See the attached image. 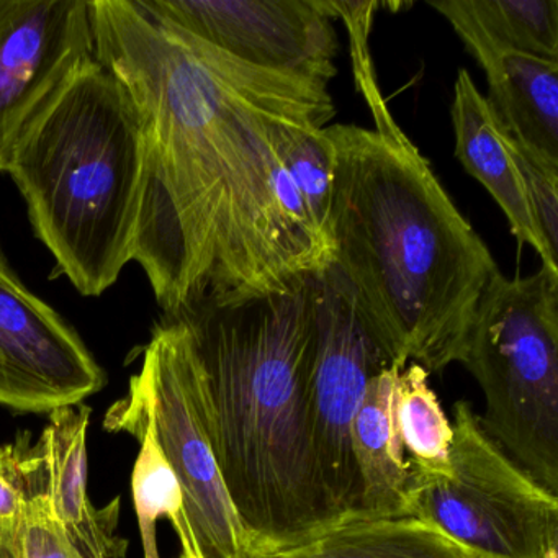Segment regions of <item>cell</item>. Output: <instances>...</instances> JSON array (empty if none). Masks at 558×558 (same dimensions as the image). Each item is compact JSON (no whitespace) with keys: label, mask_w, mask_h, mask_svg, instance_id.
<instances>
[{"label":"cell","mask_w":558,"mask_h":558,"mask_svg":"<svg viewBox=\"0 0 558 558\" xmlns=\"http://www.w3.org/2000/svg\"><path fill=\"white\" fill-rule=\"evenodd\" d=\"M286 168L293 187L305 204L313 227L328 243L326 227L331 205L335 165L331 146L323 135V129H306L299 133L287 149Z\"/></svg>","instance_id":"20"},{"label":"cell","mask_w":558,"mask_h":558,"mask_svg":"<svg viewBox=\"0 0 558 558\" xmlns=\"http://www.w3.org/2000/svg\"><path fill=\"white\" fill-rule=\"evenodd\" d=\"M93 408L86 403L58 408L38 437L41 485L54 515L83 558H123L129 542L116 534L120 498L96 509L87 493V427Z\"/></svg>","instance_id":"13"},{"label":"cell","mask_w":558,"mask_h":558,"mask_svg":"<svg viewBox=\"0 0 558 558\" xmlns=\"http://www.w3.org/2000/svg\"><path fill=\"white\" fill-rule=\"evenodd\" d=\"M246 558H475L421 515L348 512L290 541L259 545Z\"/></svg>","instance_id":"14"},{"label":"cell","mask_w":558,"mask_h":558,"mask_svg":"<svg viewBox=\"0 0 558 558\" xmlns=\"http://www.w3.org/2000/svg\"><path fill=\"white\" fill-rule=\"evenodd\" d=\"M162 21L263 70L335 80L339 44L328 0H140Z\"/></svg>","instance_id":"9"},{"label":"cell","mask_w":558,"mask_h":558,"mask_svg":"<svg viewBox=\"0 0 558 558\" xmlns=\"http://www.w3.org/2000/svg\"><path fill=\"white\" fill-rule=\"evenodd\" d=\"M94 51L90 0H0V174Z\"/></svg>","instance_id":"11"},{"label":"cell","mask_w":558,"mask_h":558,"mask_svg":"<svg viewBox=\"0 0 558 558\" xmlns=\"http://www.w3.org/2000/svg\"><path fill=\"white\" fill-rule=\"evenodd\" d=\"M476 63L486 74V102L502 129L558 165V61L505 51Z\"/></svg>","instance_id":"16"},{"label":"cell","mask_w":558,"mask_h":558,"mask_svg":"<svg viewBox=\"0 0 558 558\" xmlns=\"http://www.w3.org/2000/svg\"><path fill=\"white\" fill-rule=\"evenodd\" d=\"M397 417L414 475H449L452 424L430 388L429 372L414 362L398 377Z\"/></svg>","instance_id":"18"},{"label":"cell","mask_w":558,"mask_h":558,"mask_svg":"<svg viewBox=\"0 0 558 558\" xmlns=\"http://www.w3.org/2000/svg\"><path fill=\"white\" fill-rule=\"evenodd\" d=\"M447 476H416L413 514L475 558H558V498L483 430L469 401L453 408Z\"/></svg>","instance_id":"7"},{"label":"cell","mask_w":558,"mask_h":558,"mask_svg":"<svg viewBox=\"0 0 558 558\" xmlns=\"http://www.w3.org/2000/svg\"><path fill=\"white\" fill-rule=\"evenodd\" d=\"M450 116L460 165L495 198L518 243L531 246L542 266L558 272V254L550 250L535 220L514 140L466 70L457 73Z\"/></svg>","instance_id":"12"},{"label":"cell","mask_w":558,"mask_h":558,"mask_svg":"<svg viewBox=\"0 0 558 558\" xmlns=\"http://www.w3.org/2000/svg\"><path fill=\"white\" fill-rule=\"evenodd\" d=\"M148 142L122 81L93 60L28 126L8 174L51 277L100 296L135 263L149 184Z\"/></svg>","instance_id":"4"},{"label":"cell","mask_w":558,"mask_h":558,"mask_svg":"<svg viewBox=\"0 0 558 558\" xmlns=\"http://www.w3.org/2000/svg\"><path fill=\"white\" fill-rule=\"evenodd\" d=\"M110 433H129L140 442L138 459L132 475L133 501L138 514L145 558H159L156 522L165 515L174 527L181 518L182 495L178 480L145 424L129 421L117 424Z\"/></svg>","instance_id":"19"},{"label":"cell","mask_w":558,"mask_h":558,"mask_svg":"<svg viewBox=\"0 0 558 558\" xmlns=\"http://www.w3.org/2000/svg\"><path fill=\"white\" fill-rule=\"evenodd\" d=\"M106 381L80 332L22 282L0 246V407L50 414Z\"/></svg>","instance_id":"10"},{"label":"cell","mask_w":558,"mask_h":558,"mask_svg":"<svg viewBox=\"0 0 558 558\" xmlns=\"http://www.w3.org/2000/svg\"><path fill=\"white\" fill-rule=\"evenodd\" d=\"M335 178L331 267L372 338L398 367L440 374L462 362L476 308L498 264L427 159L397 132L323 129Z\"/></svg>","instance_id":"2"},{"label":"cell","mask_w":558,"mask_h":558,"mask_svg":"<svg viewBox=\"0 0 558 558\" xmlns=\"http://www.w3.org/2000/svg\"><path fill=\"white\" fill-rule=\"evenodd\" d=\"M318 276L169 316L201 365L211 446L246 551L331 521L310 436Z\"/></svg>","instance_id":"3"},{"label":"cell","mask_w":558,"mask_h":558,"mask_svg":"<svg viewBox=\"0 0 558 558\" xmlns=\"http://www.w3.org/2000/svg\"><path fill=\"white\" fill-rule=\"evenodd\" d=\"M21 558H83L54 515L44 485L38 486L25 508Z\"/></svg>","instance_id":"23"},{"label":"cell","mask_w":558,"mask_h":558,"mask_svg":"<svg viewBox=\"0 0 558 558\" xmlns=\"http://www.w3.org/2000/svg\"><path fill=\"white\" fill-rule=\"evenodd\" d=\"M398 365L368 381L351 430L359 476V508L372 515H413V466L408 462L397 417Z\"/></svg>","instance_id":"15"},{"label":"cell","mask_w":558,"mask_h":558,"mask_svg":"<svg viewBox=\"0 0 558 558\" xmlns=\"http://www.w3.org/2000/svg\"><path fill=\"white\" fill-rule=\"evenodd\" d=\"M332 19H341L351 35L352 61H354L355 83L364 94L365 102L372 110L375 130L378 132H397L400 130L393 116L388 110L387 102L378 89L374 63L368 53V35L374 24L378 2H332L328 0Z\"/></svg>","instance_id":"22"},{"label":"cell","mask_w":558,"mask_h":558,"mask_svg":"<svg viewBox=\"0 0 558 558\" xmlns=\"http://www.w3.org/2000/svg\"><path fill=\"white\" fill-rule=\"evenodd\" d=\"M94 51L138 107L149 184L135 263L162 316L280 292L331 266L286 153L335 119L329 83L243 63L140 0H90Z\"/></svg>","instance_id":"1"},{"label":"cell","mask_w":558,"mask_h":558,"mask_svg":"<svg viewBox=\"0 0 558 558\" xmlns=\"http://www.w3.org/2000/svg\"><path fill=\"white\" fill-rule=\"evenodd\" d=\"M37 489L31 439L19 433L15 442L0 446V558H21L25 508Z\"/></svg>","instance_id":"21"},{"label":"cell","mask_w":558,"mask_h":558,"mask_svg":"<svg viewBox=\"0 0 558 558\" xmlns=\"http://www.w3.org/2000/svg\"><path fill=\"white\" fill-rule=\"evenodd\" d=\"M485 395L483 430L558 493V272L542 266L483 292L462 362Z\"/></svg>","instance_id":"5"},{"label":"cell","mask_w":558,"mask_h":558,"mask_svg":"<svg viewBox=\"0 0 558 558\" xmlns=\"http://www.w3.org/2000/svg\"><path fill=\"white\" fill-rule=\"evenodd\" d=\"M145 424L178 480L182 512L174 525L179 558H246L247 538L211 446L201 365L187 329L162 316L142 352L129 391L104 420Z\"/></svg>","instance_id":"6"},{"label":"cell","mask_w":558,"mask_h":558,"mask_svg":"<svg viewBox=\"0 0 558 558\" xmlns=\"http://www.w3.org/2000/svg\"><path fill=\"white\" fill-rule=\"evenodd\" d=\"M315 364L310 385V436L332 519L359 508L351 430L368 381L395 365L372 338L339 274L319 272Z\"/></svg>","instance_id":"8"},{"label":"cell","mask_w":558,"mask_h":558,"mask_svg":"<svg viewBox=\"0 0 558 558\" xmlns=\"http://www.w3.org/2000/svg\"><path fill=\"white\" fill-rule=\"evenodd\" d=\"M475 60L532 54L558 61V0H429Z\"/></svg>","instance_id":"17"}]
</instances>
